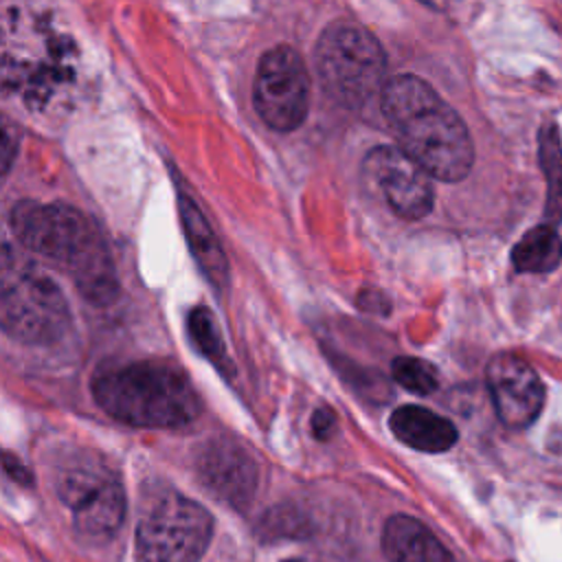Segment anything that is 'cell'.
<instances>
[{
    "mask_svg": "<svg viewBox=\"0 0 562 562\" xmlns=\"http://www.w3.org/2000/svg\"><path fill=\"white\" fill-rule=\"evenodd\" d=\"M389 426L402 443L422 452H443L457 443L454 424L448 417L417 404L395 408Z\"/></svg>",
    "mask_w": 562,
    "mask_h": 562,
    "instance_id": "13",
    "label": "cell"
},
{
    "mask_svg": "<svg viewBox=\"0 0 562 562\" xmlns=\"http://www.w3.org/2000/svg\"><path fill=\"white\" fill-rule=\"evenodd\" d=\"M198 472L202 483L224 503L246 507L259 483V468L250 452L235 439H213L200 452Z\"/></svg>",
    "mask_w": 562,
    "mask_h": 562,
    "instance_id": "11",
    "label": "cell"
},
{
    "mask_svg": "<svg viewBox=\"0 0 562 562\" xmlns=\"http://www.w3.org/2000/svg\"><path fill=\"white\" fill-rule=\"evenodd\" d=\"M323 90L342 108H362L382 97L386 86V55L364 26L338 20L318 37L314 48Z\"/></svg>",
    "mask_w": 562,
    "mask_h": 562,
    "instance_id": "4",
    "label": "cell"
},
{
    "mask_svg": "<svg viewBox=\"0 0 562 562\" xmlns=\"http://www.w3.org/2000/svg\"><path fill=\"white\" fill-rule=\"evenodd\" d=\"M562 261V239L551 224L527 231L512 248V266L525 274L553 272Z\"/></svg>",
    "mask_w": 562,
    "mask_h": 562,
    "instance_id": "15",
    "label": "cell"
},
{
    "mask_svg": "<svg viewBox=\"0 0 562 562\" xmlns=\"http://www.w3.org/2000/svg\"><path fill=\"white\" fill-rule=\"evenodd\" d=\"M178 213H180V222H182V228L187 235V244H189L200 270L204 272V277L211 283H215L217 288H224L228 281V261L224 257V250H222L209 220L204 217V213L200 211L195 200L182 191L178 193Z\"/></svg>",
    "mask_w": 562,
    "mask_h": 562,
    "instance_id": "14",
    "label": "cell"
},
{
    "mask_svg": "<svg viewBox=\"0 0 562 562\" xmlns=\"http://www.w3.org/2000/svg\"><path fill=\"white\" fill-rule=\"evenodd\" d=\"M419 2H424L426 7H430V9H435V11H446L452 0H419Z\"/></svg>",
    "mask_w": 562,
    "mask_h": 562,
    "instance_id": "21",
    "label": "cell"
},
{
    "mask_svg": "<svg viewBox=\"0 0 562 562\" xmlns=\"http://www.w3.org/2000/svg\"><path fill=\"white\" fill-rule=\"evenodd\" d=\"M391 373L400 386L417 395H430L439 386L437 369L422 358H413V356L395 358L391 364Z\"/></svg>",
    "mask_w": 562,
    "mask_h": 562,
    "instance_id": "18",
    "label": "cell"
},
{
    "mask_svg": "<svg viewBox=\"0 0 562 562\" xmlns=\"http://www.w3.org/2000/svg\"><path fill=\"white\" fill-rule=\"evenodd\" d=\"M189 334L193 345L200 349L204 358L215 362L220 369L226 367V349L220 334V327L215 323V316L206 307H193L189 312Z\"/></svg>",
    "mask_w": 562,
    "mask_h": 562,
    "instance_id": "17",
    "label": "cell"
},
{
    "mask_svg": "<svg viewBox=\"0 0 562 562\" xmlns=\"http://www.w3.org/2000/svg\"><path fill=\"white\" fill-rule=\"evenodd\" d=\"M252 103L259 119L277 130H296L310 110V75L303 57L285 44L268 48L255 72Z\"/></svg>",
    "mask_w": 562,
    "mask_h": 562,
    "instance_id": "8",
    "label": "cell"
},
{
    "mask_svg": "<svg viewBox=\"0 0 562 562\" xmlns=\"http://www.w3.org/2000/svg\"><path fill=\"white\" fill-rule=\"evenodd\" d=\"M380 108L400 147L432 178L459 182L470 173L474 165L470 132L428 81L415 75L389 79Z\"/></svg>",
    "mask_w": 562,
    "mask_h": 562,
    "instance_id": "1",
    "label": "cell"
},
{
    "mask_svg": "<svg viewBox=\"0 0 562 562\" xmlns=\"http://www.w3.org/2000/svg\"><path fill=\"white\" fill-rule=\"evenodd\" d=\"M382 551L389 562H454L450 551L424 522L404 514L386 520Z\"/></svg>",
    "mask_w": 562,
    "mask_h": 562,
    "instance_id": "12",
    "label": "cell"
},
{
    "mask_svg": "<svg viewBox=\"0 0 562 562\" xmlns=\"http://www.w3.org/2000/svg\"><path fill=\"white\" fill-rule=\"evenodd\" d=\"M92 397L110 417L143 428L184 426L202 411L189 378L178 367L158 360L99 371L92 378Z\"/></svg>",
    "mask_w": 562,
    "mask_h": 562,
    "instance_id": "3",
    "label": "cell"
},
{
    "mask_svg": "<svg viewBox=\"0 0 562 562\" xmlns=\"http://www.w3.org/2000/svg\"><path fill=\"white\" fill-rule=\"evenodd\" d=\"M55 492L86 540L103 542L119 531L125 492L119 474L101 457L86 450L66 457L55 472Z\"/></svg>",
    "mask_w": 562,
    "mask_h": 562,
    "instance_id": "5",
    "label": "cell"
},
{
    "mask_svg": "<svg viewBox=\"0 0 562 562\" xmlns=\"http://www.w3.org/2000/svg\"><path fill=\"white\" fill-rule=\"evenodd\" d=\"M487 389L498 419L509 428H527L542 411L544 384L536 369L516 353L501 351L487 362Z\"/></svg>",
    "mask_w": 562,
    "mask_h": 562,
    "instance_id": "10",
    "label": "cell"
},
{
    "mask_svg": "<svg viewBox=\"0 0 562 562\" xmlns=\"http://www.w3.org/2000/svg\"><path fill=\"white\" fill-rule=\"evenodd\" d=\"M70 314L59 285L44 272L2 257L0 323L7 336L26 345H50L68 327Z\"/></svg>",
    "mask_w": 562,
    "mask_h": 562,
    "instance_id": "6",
    "label": "cell"
},
{
    "mask_svg": "<svg viewBox=\"0 0 562 562\" xmlns=\"http://www.w3.org/2000/svg\"><path fill=\"white\" fill-rule=\"evenodd\" d=\"M538 158L547 180L544 220L551 226L562 224V138L553 123L544 125L540 132Z\"/></svg>",
    "mask_w": 562,
    "mask_h": 562,
    "instance_id": "16",
    "label": "cell"
},
{
    "mask_svg": "<svg viewBox=\"0 0 562 562\" xmlns=\"http://www.w3.org/2000/svg\"><path fill=\"white\" fill-rule=\"evenodd\" d=\"M4 470L9 472V476L13 479V481H18V483H31V474H29V470L18 461V457H13L11 452H7L4 454Z\"/></svg>",
    "mask_w": 562,
    "mask_h": 562,
    "instance_id": "20",
    "label": "cell"
},
{
    "mask_svg": "<svg viewBox=\"0 0 562 562\" xmlns=\"http://www.w3.org/2000/svg\"><path fill=\"white\" fill-rule=\"evenodd\" d=\"M213 533V518L180 492H154L136 525L140 562H200Z\"/></svg>",
    "mask_w": 562,
    "mask_h": 562,
    "instance_id": "7",
    "label": "cell"
},
{
    "mask_svg": "<svg viewBox=\"0 0 562 562\" xmlns=\"http://www.w3.org/2000/svg\"><path fill=\"white\" fill-rule=\"evenodd\" d=\"M11 231L37 255L66 266L79 292L94 305H108L119 294V279L99 228L81 211L59 202L22 200L11 209Z\"/></svg>",
    "mask_w": 562,
    "mask_h": 562,
    "instance_id": "2",
    "label": "cell"
},
{
    "mask_svg": "<svg viewBox=\"0 0 562 562\" xmlns=\"http://www.w3.org/2000/svg\"><path fill=\"white\" fill-rule=\"evenodd\" d=\"M334 413L329 411V408H316L314 411V415H312V432H314V437H318V439H327L329 435H331V430H334Z\"/></svg>",
    "mask_w": 562,
    "mask_h": 562,
    "instance_id": "19",
    "label": "cell"
},
{
    "mask_svg": "<svg viewBox=\"0 0 562 562\" xmlns=\"http://www.w3.org/2000/svg\"><path fill=\"white\" fill-rule=\"evenodd\" d=\"M367 187L404 220H422L432 211V176L402 147H373L362 162Z\"/></svg>",
    "mask_w": 562,
    "mask_h": 562,
    "instance_id": "9",
    "label": "cell"
}]
</instances>
